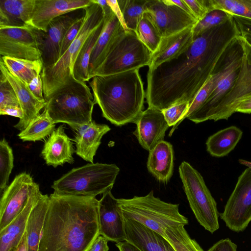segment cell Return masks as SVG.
<instances>
[{"instance_id": "1", "label": "cell", "mask_w": 251, "mask_h": 251, "mask_svg": "<svg viewBox=\"0 0 251 251\" xmlns=\"http://www.w3.org/2000/svg\"><path fill=\"white\" fill-rule=\"evenodd\" d=\"M241 35L232 16L194 38L176 56L149 69L146 99L160 111L177 103L190 104L212 75L221 56Z\"/></svg>"}, {"instance_id": "2", "label": "cell", "mask_w": 251, "mask_h": 251, "mask_svg": "<svg viewBox=\"0 0 251 251\" xmlns=\"http://www.w3.org/2000/svg\"><path fill=\"white\" fill-rule=\"evenodd\" d=\"M98 205L95 198L51 194L38 251H88L100 235Z\"/></svg>"}, {"instance_id": "3", "label": "cell", "mask_w": 251, "mask_h": 251, "mask_svg": "<svg viewBox=\"0 0 251 251\" xmlns=\"http://www.w3.org/2000/svg\"><path fill=\"white\" fill-rule=\"evenodd\" d=\"M90 86L102 116L112 124H135L143 112L146 92L138 69L95 76Z\"/></svg>"}, {"instance_id": "4", "label": "cell", "mask_w": 251, "mask_h": 251, "mask_svg": "<svg viewBox=\"0 0 251 251\" xmlns=\"http://www.w3.org/2000/svg\"><path fill=\"white\" fill-rule=\"evenodd\" d=\"M45 100L44 109L55 124H67L76 131L92 121L93 95L85 82L73 77Z\"/></svg>"}, {"instance_id": "5", "label": "cell", "mask_w": 251, "mask_h": 251, "mask_svg": "<svg viewBox=\"0 0 251 251\" xmlns=\"http://www.w3.org/2000/svg\"><path fill=\"white\" fill-rule=\"evenodd\" d=\"M124 218L137 221L165 238L166 229L187 225L188 220L179 211V204L155 197L153 191L145 196L118 199Z\"/></svg>"}, {"instance_id": "6", "label": "cell", "mask_w": 251, "mask_h": 251, "mask_svg": "<svg viewBox=\"0 0 251 251\" xmlns=\"http://www.w3.org/2000/svg\"><path fill=\"white\" fill-rule=\"evenodd\" d=\"M119 172L114 164L88 163L72 169L51 187L59 195L95 198L112 189Z\"/></svg>"}, {"instance_id": "7", "label": "cell", "mask_w": 251, "mask_h": 251, "mask_svg": "<svg viewBox=\"0 0 251 251\" xmlns=\"http://www.w3.org/2000/svg\"><path fill=\"white\" fill-rule=\"evenodd\" d=\"M84 10V22L76 38L54 65L43 69L41 76L45 100L73 77V66L81 48L104 19L102 7L97 3L93 2Z\"/></svg>"}, {"instance_id": "8", "label": "cell", "mask_w": 251, "mask_h": 251, "mask_svg": "<svg viewBox=\"0 0 251 251\" xmlns=\"http://www.w3.org/2000/svg\"><path fill=\"white\" fill-rule=\"evenodd\" d=\"M152 52L135 32L123 29L116 36L101 64L90 76L107 75L150 66Z\"/></svg>"}, {"instance_id": "9", "label": "cell", "mask_w": 251, "mask_h": 251, "mask_svg": "<svg viewBox=\"0 0 251 251\" xmlns=\"http://www.w3.org/2000/svg\"><path fill=\"white\" fill-rule=\"evenodd\" d=\"M246 51V40L241 35L229 45L223 54V70L217 83L205 102L187 118L198 124L210 120L224 97L234 85L240 73Z\"/></svg>"}, {"instance_id": "10", "label": "cell", "mask_w": 251, "mask_h": 251, "mask_svg": "<svg viewBox=\"0 0 251 251\" xmlns=\"http://www.w3.org/2000/svg\"><path fill=\"white\" fill-rule=\"evenodd\" d=\"M178 172L190 206L199 224L213 233L219 228L217 203L201 174L183 161Z\"/></svg>"}, {"instance_id": "11", "label": "cell", "mask_w": 251, "mask_h": 251, "mask_svg": "<svg viewBox=\"0 0 251 251\" xmlns=\"http://www.w3.org/2000/svg\"><path fill=\"white\" fill-rule=\"evenodd\" d=\"M43 31L26 25L0 26V54L19 59L41 60Z\"/></svg>"}, {"instance_id": "12", "label": "cell", "mask_w": 251, "mask_h": 251, "mask_svg": "<svg viewBox=\"0 0 251 251\" xmlns=\"http://www.w3.org/2000/svg\"><path fill=\"white\" fill-rule=\"evenodd\" d=\"M220 218L230 230H244L251 221V169L247 167L238 177Z\"/></svg>"}, {"instance_id": "13", "label": "cell", "mask_w": 251, "mask_h": 251, "mask_svg": "<svg viewBox=\"0 0 251 251\" xmlns=\"http://www.w3.org/2000/svg\"><path fill=\"white\" fill-rule=\"evenodd\" d=\"M38 188L30 174L17 175L1 194L0 231L7 226L24 209L33 193Z\"/></svg>"}, {"instance_id": "14", "label": "cell", "mask_w": 251, "mask_h": 251, "mask_svg": "<svg viewBox=\"0 0 251 251\" xmlns=\"http://www.w3.org/2000/svg\"><path fill=\"white\" fill-rule=\"evenodd\" d=\"M146 12L162 38L193 27L198 22L193 16L168 0H148Z\"/></svg>"}, {"instance_id": "15", "label": "cell", "mask_w": 251, "mask_h": 251, "mask_svg": "<svg viewBox=\"0 0 251 251\" xmlns=\"http://www.w3.org/2000/svg\"><path fill=\"white\" fill-rule=\"evenodd\" d=\"M98 217L100 235L108 241L119 243L126 241L125 219L116 199L109 189L99 201Z\"/></svg>"}, {"instance_id": "16", "label": "cell", "mask_w": 251, "mask_h": 251, "mask_svg": "<svg viewBox=\"0 0 251 251\" xmlns=\"http://www.w3.org/2000/svg\"><path fill=\"white\" fill-rule=\"evenodd\" d=\"M76 11L54 19L49 24L47 31H43L41 46L43 69L52 67L59 60L65 34L71 25L80 17L77 16Z\"/></svg>"}, {"instance_id": "17", "label": "cell", "mask_w": 251, "mask_h": 251, "mask_svg": "<svg viewBox=\"0 0 251 251\" xmlns=\"http://www.w3.org/2000/svg\"><path fill=\"white\" fill-rule=\"evenodd\" d=\"M92 3L91 0H35L27 25L46 32L54 19L72 11L85 9Z\"/></svg>"}, {"instance_id": "18", "label": "cell", "mask_w": 251, "mask_h": 251, "mask_svg": "<svg viewBox=\"0 0 251 251\" xmlns=\"http://www.w3.org/2000/svg\"><path fill=\"white\" fill-rule=\"evenodd\" d=\"M135 124L137 127L133 134L140 145L149 152L164 140L170 127L162 111L149 107L143 111Z\"/></svg>"}, {"instance_id": "19", "label": "cell", "mask_w": 251, "mask_h": 251, "mask_svg": "<svg viewBox=\"0 0 251 251\" xmlns=\"http://www.w3.org/2000/svg\"><path fill=\"white\" fill-rule=\"evenodd\" d=\"M95 2L102 7L104 14V25L91 55L89 66L90 77L103 61L116 36L124 29L108 5L106 0H96Z\"/></svg>"}, {"instance_id": "20", "label": "cell", "mask_w": 251, "mask_h": 251, "mask_svg": "<svg viewBox=\"0 0 251 251\" xmlns=\"http://www.w3.org/2000/svg\"><path fill=\"white\" fill-rule=\"evenodd\" d=\"M0 70L14 89L20 102L23 117L14 127L21 131L40 114L41 109L45 108L46 101L37 98L27 86L8 71L1 59Z\"/></svg>"}, {"instance_id": "21", "label": "cell", "mask_w": 251, "mask_h": 251, "mask_svg": "<svg viewBox=\"0 0 251 251\" xmlns=\"http://www.w3.org/2000/svg\"><path fill=\"white\" fill-rule=\"evenodd\" d=\"M251 94V66L247 62L246 51L240 73L234 85L220 101L210 120H227L236 112L242 100Z\"/></svg>"}, {"instance_id": "22", "label": "cell", "mask_w": 251, "mask_h": 251, "mask_svg": "<svg viewBox=\"0 0 251 251\" xmlns=\"http://www.w3.org/2000/svg\"><path fill=\"white\" fill-rule=\"evenodd\" d=\"M74 151L73 143L62 125L55 129L46 140L41 155L48 165L55 168L66 163L73 164Z\"/></svg>"}, {"instance_id": "23", "label": "cell", "mask_w": 251, "mask_h": 251, "mask_svg": "<svg viewBox=\"0 0 251 251\" xmlns=\"http://www.w3.org/2000/svg\"><path fill=\"white\" fill-rule=\"evenodd\" d=\"M109 130L110 128L108 125L97 124L93 120L79 128L75 131L73 139L76 154L83 160L94 163V157L101 143V139Z\"/></svg>"}, {"instance_id": "24", "label": "cell", "mask_w": 251, "mask_h": 251, "mask_svg": "<svg viewBox=\"0 0 251 251\" xmlns=\"http://www.w3.org/2000/svg\"><path fill=\"white\" fill-rule=\"evenodd\" d=\"M193 27L163 37L155 51L152 53L149 69L155 68L184 51L193 41Z\"/></svg>"}, {"instance_id": "25", "label": "cell", "mask_w": 251, "mask_h": 251, "mask_svg": "<svg viewBox=\"0 0 251 251\" xmlns=\"http://www.w3.org/2000/svg\"><path fill=\"white\" fill-rule=\"evenodd\" d=\"M42 194L40 188L36 190L31 196L22 212L0 231V251H10L18 245L25 233L30 213Z\"/></svg>"}, {"instance_id": "26", "label": "cell", "mask_w": 251, "mask_h": 251, "mask_svg": "<svg viewBox=\"0 0 251 251\" xmlns=\"http://www.w3.org/2000/svg\"><path fill=\"white\" fill-rule=\"evenodd\" d=\"M124 219L126 241L141 251H162L164 237L137 221Z\"/></svg>"}, {"instance_id": "27", "label": "cell", "mask_w": 251, "mask_h": 251, "mask_svg": "<svg viewBox=\"0 0 251 251\" xmlns=\"http://www.w3.org/2000/svg\"><path fill=\"white\" fill-rule=\"evenodd\" d=\"M149 172L158 181L167 183L174 170V151L172 145L162 141L151 151L147 161Z\"/></svg>"}, {"instance_id": "28", "label": "cell", "mask_w": 251, "mask_h": 251, "mask_svg": "<svg viewBox=\"0 0 251 251\" xmlns=\"http://www.w3.org/2000/svg\"><path fill=\"white\" fill-rule=\"evenodd\" d=\"M35 0H0V26L27 25Z\"/></svg>"}, {"instance_id": "29", "label": "cell", "mask_w": 251, "mask_h": 251, "mask_svg": "<svg viewBox=\"0 0 251 251\" xmlns=\"http://www.w3.org/2000/svg\"><path fill=\"white\" fill-rule=\"evenodd\" d=\"M242 135V130L235 126L219 130L207 139V151L214 157L225 156L235 148Z\"/></svg>"}, {"instance_id": "30", "label": "cell", "mask_w": 251, "mask_h": 251, "mask_svg": "<svg viewBox=\"0 0 251 251\" xmlns=\"http://www.w3.org/2000/svg\"><path fill=\"white\" fill-rule=\"evenodd\" d=\"M49 203V196L42 194L28 218L25 232L28 251H38L41 234Z\"/></svg>"}, {"instance_id": "31", "label": "cell", "mask_w": 251, "mask_h": 251, "mask_svg": "<svg viewBox=\"0 0 251 251\" xmlns=\"http://www.w3.org/2000/svg\"><path fill=\"white\" fill-rule=\"evenodd\" d=\"M0 59L8 71L26 86L41 75L43 68L41 60H31L7 56Z\"/></svg>"}, {"instance_id": "32", "label": "cell", "mask_w": 251, "mask_h": 251, "mask_svg": "<svg viewBox=\"0 0 251 251\" xmlns=\"http://www.w3.org/2000/svg\"><path fill=\"white\" fill-rule=\"evenodd\" d=\"M103 25L104 19L85 40L76 57L73 68V76L78 81L85 82L90 79L89 69L90 57Z\"/></svg>"}, {"instance_id": "33", "label": "cell", "mask_w": 251, "mask_h": 251, "mask_svg": "<svg viewBox=\"0 0 251 251\" xmlns=\"http://www.w3.org/2000/svg\"><path fill=\"white\" fill-rule=\"evenodd\" d=\"M55 124L50 117L47 110L33 119L17 136L23 141L35 142L50 136L55 129Z\"/></svg>"}, {"instance_id": "34", "label": "cell", "mask_w": 251, "mask_h": 251, "mask_svg": "<svg viewBox=\"0 0 251 251\" xmlns=\"http://www.w3.org/2000/svg\"><path fill=\"white\" fill-rule=\"evenodd\" d=\"M0 114L19 118L23 117L20 102L11 85L0 72Z\"/></svg>"}, {"instance_id": "35", "label": "cell", "mask_w": 251, "mask_h": 251, "mask_svg": "<svg viewBox=\"0 0 251 251\" xmlns=\"http://www.w3.org/2000/svg\"><path fill=\"white\" fill-rule=\"evenodd\" d=\"M139 40L152 52L157 49L162 38L150 15L145 12L135 31Z\"/></svg>"}, {"instance_id": "36", "label": "cell", "mask_w": 251, "mask_h": 251, "mask_svg": "<svg viewBox=\"0 0 251 251\" xmlns=\"http://www.w3.org/2000/svg\"><path fill=\"white\" fill-rule=\"evenodd\" d=\"M184 225L166 229L165 238L175 251H203L198 243L190 238Z\"/></svg>"}, {"instance_id": "37", "label": "cell", "mask_w": 251, "mask_h": 251, "mask_svg": "<svg viewBox=\"0 0 251 251\" xmlns=\"http://www.w3.org/2000/svg\"><path fill=\"white\" fill-rule=\"evenodd\" d=\"M148 0H119L118 2L127 28L135 31L137 25L147 11Z\"/></svg>"}, {"instance_id": "38", "label": "cell", "mask_w": 251, "mask_h": 251, "mask_svg": "<svg viewBox=\"0 0 251 251\" xmlns=\"http://www.w3.org/2000/svg\"><path fill=\"white\" fill-rule=\"evenodd\" d=\"M209 12L219 9L232 16L251 19V0H207Z\"/></svg>"}, {"instance_id": "39", "label": "cell", "mask_w": 251, "mask_h": 251, "mask_svg": "<svg viewBox=\"0 0 251 251\" xmlns=\"http://www.w3.org/2000/svg\"><path fill=\"white\" fill-rule=\"evenodd\" d=\"M14 166V155L11 147L5 138L0 142V191L1 194L7 187Z\"/></svg>"}, {"instance_id": "40", "label": "cell", "mask_w": 251, "mask_h": 251, "mask_svg": "<svg viewBox=\"0 0 251 251\" xmlns=\"http://www.w3.org/2000/svg\"><path fill=\"white\" fill-rule=\"evenodd\" d=\"M232 16L224 11L215 9L209 12L193 27V38L203 32L226 23Z\"/></svg>"}, {"instance_id": "41", "label": "cell", "mask_w": 251, "mask_h": 251, "mask_svg": "<svg viewBox=\"0 0 251 251\" xmlns=\"http://www.w3.org/2000/svg\"><path fill=\"white\" fill-rule=\"evenodd\" d=\"M189 106V102H183L174 105L162 111L169 126H173L169 132V136H172L175 130L182 122V118L187 113Z\"/></svg>"}, {"instance_id": "42", "label": "cell", "mask_w": 251, "mask_h": 251, "mask_svg": "<svg viewBox=\"0 0 251 251\" xmlns=\"http://www.w3.org/2000/svg\"><path fill=\"white\" fill-rule=\"evenodd\" d=\"M84 15L77 18L66 31L61 43L60 57L77 37L84 22Z\"/></svg>"}, {"instance_id": "43", "label": "cell", "mask_w": 251, "mask_h": 251, "mask_svg": "<svg viewBox=\"0 0 251 251\" xmlns=\"http://www.w3.org/2000/svg\"><path fill=\"white\" fill-rule=\"evenodd\" d=\"M192 15L198 21L202 19L209 12L207 0H184Z\"/></svg>"}, {"instance_id": "44", "label": "cell", "mask_w": 251, "mask_h": 251, "mask_svg": "<svg viewBox=\"0 0 251 251\" xmlns=\"http://www.w3.org/2000/svg\"><path fill=\"white\" fill-rule=\"evenodd\" d=\"M241 36L251 39V19L233 16Z\"/></svg>"}, {"instance_id": "45", "label": "cell", "mask_w": 251, "mask_h": 251, "mask_svg": "<svg viewBox=\"0 0 251 251\" xmlns=\"http://www.w3.org/2000/svg\"><path fill=\"white\" fill-rule=\"evenodd\" d=\"M207 251H237V246L229 238L221 239Z\"/></svg>"}, {"instance_id": "46", "label": "cell", "mask_w": 251, "mask_h": 251, "mask_svg": "<svg viewBox=\"0 0 251 251\" xmlns=\"http://www.w3.org/2000/svg\"><path fill=\"white\" fill-rule=\"evenodd\" d=\"M33 94L40 100H45L43 94V82L41 75L35 78L28 86Z\"/></svg>"}, {"instance_id": "47", "label": "cell", "mask_w": 251, "mask_h": 251, "mask_svg": "<svg viewBox=\"0 0 251 251\" xmlns=\"http://www.w3.org/2000/svg\"><path fill=\"white\" fill-rule=\"evenodd\" d=\"M108 241L106 238L100 235L94 241L88 251H108Z\"/></svg>"}, {"instance_id": "48", "label": "cell", "mask_w": 251, "mask_h": 251, "mask_svg": "<svg viewBox=\"0 0 251 251\" xmlns=\"http://www.w3.org/2000/svg\"><path fill=\"white\" fill-rule=\"evenodd\" d=\"M106 1L112 11L113 12V13L115 14L116 16L120 22L124 29L126 30H129L127 28L121 10L118 2V0H106Z\"/></svg>"}, {"instance_id": "49", "label": "cell", "mask_w": 251, "mask_h": 251, "mask_svg": "<svg viewBox=\"0 0 251 251\" xmlns=\"http://www.w3.org/2000/svg\"><path fill=\"white\" fill-rule=\"evenodd\" d=\"M236 112L251 113V94L242 100L236 108Z\"/></svg>"}, {"instance_id": "50", "label": "cell", "mask_w": 251, "mask_h": 251, "mask_svg": "<svg viewBox=\"0 0 251 251\" xmlns=\"http://www.w3.org/2000/svg\"><path fill=\"white\" fill-rule=\"evenodd\" d=\"M116 246L120 251H141L133 244L126 241L116 243Z\"/></svg>"}, {"instance_id": "51", "label": "cell", "mask_w": 251, "mask_h": 251, "mask_svg": "<svg viewBox=\"0 0 251 251\" xmlns=\"http://www.w3.org/2000/svg\"><path fill=\"white\" fill-rule=\"evenodd\" d=\"M10 251H28L25 231L18 245L12 249Z\"/></svg>"}, {"instance_id": "52", "label": "cell", "mask_w": 251, "mask_h": 251, "mask_svg": "<svg viewBox=\"0 0 251 251\" xmlns=\"http://www.w3.org/2000/svg\"><path fill=\"white\" fill-rule=\"evenodd\" d=\"M168 0L170 3L177 6L178 7H180L181 9H183V10H184L185 11H186V12L189 13V14L193 16L192 14L191 10L190 9V8H189V7L187 5V4L184 2V0Z\"/></svg>"}, {"instance_id": "53", "label": "cell", "mask_w": 251, "mask_h": 251, "mask_svg": "<svg viewBox=\"0 0 251 251\" xmlns=\"http://www.w3.org/2000/svg\"><path fill=\"white\" fill-rule=\"evenodd\" d=\"M244 38L246 40L247 60L248 64L251 66V39Z\"/></svg>"}, {"instance_id": "54", "label": "cell", "mask_w": 251, "mask_h": 251, "mask_svg": "<svg viewBox=\"0 0 251 251\" xmlns=\"http://www.w3.org/2000/svg\"><path fill=\"white\" fill-rule=\"evenodd\" d=\"M239 162L240 164L244 165L251 169V161L242 159H239Z\"/></svg>"}]
</instances>
